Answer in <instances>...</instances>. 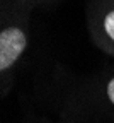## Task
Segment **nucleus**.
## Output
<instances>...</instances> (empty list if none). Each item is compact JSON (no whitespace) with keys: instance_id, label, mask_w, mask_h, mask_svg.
Wrapping results in <instances>:
<instances>
[{"instance_id":"1","label":"nucleus","mask_w":114,"mask_h":123,"mask_svg":"<svg viewBox=\"0 0 114 123\" xmlns=\"http://www.w3.org/2000/svg\"><path fill=\"white\" fill-rule=\"evenodd\" d=\"M27 46V36L19 26H9L0 31V72L10 68L21 58Z\"/></svg>"},{"instance_id":"2","label":"nucleus","mask_w":114,"mask_h":123,"mask_svg":"<svg viewBox=\"0 0 114 123\" xmlns=\"http://www.w3.org/2000/svg\"><path fill=\"white\" fill-rule=\"evenodd\" d=\"M102 27H104V33L114 41V10L106 14V17L102 21Z\"/></svg>"},{"instance_id":"3","label":"nucleus","mask_w":114,"mask_h":123,"mask_svg":"<svg viewBox=\"0 0 114 123\" xmlns=\"http://www.w3.org/2000/svg\"><path fill=\"white\" fill-rule=\"evenodd\" d=\"M106 92H107V98H109V101L114 104V77L109 80V84H107V89H106Z\"/></svg>"}]
</instances>
